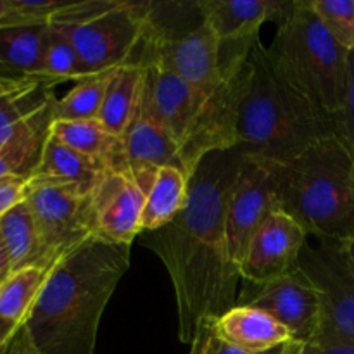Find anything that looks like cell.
Masks as SVG:
<instances>
[{"label": "cell", "mask_w": 354, "mask_h": 354, "mask_svg": "<svg viewBox=\"0 0 354 354\" xmlns=\"http://www.w3.org/2000/svg\"><path fill=\"white\" fill-rule=\"evenodd\" d=\"M259 40V38H256ZM256 40L230 44L228 55L223 57V76L204 102L190 127L185 140L180 145L182 168L189 178L196 173L199 162L211 152L232 151L239 147V121L252 76L251 48Z\"/></svg>", "instance_id": "obj_6"}, {"label": "cell", "mask_w": 354, "mask_h": 354, "mask_svg": "<svg viewBox=\"0 0 354 354\" xmlns=\"http://www.w3.org/2000/svg\"><path fill=\"white\" fill-rule=\"evenodd\" d=\"M109 76L111 71L83 80V82L76 83L64 97L55 99L54 106H52L54 121L99 120Z\"/></svg>", "instance_id": "obj_27"}, {"label": "cell", "mask_w": 354, "mask_h": 354, "mask_svg": "<svg viewBox=\"0 0 354 354\" xmlns=\"http://www.w3.org/2000/svg\"><path fill=\"white\" fill-rule=\"evenodd\" d=\"M48 26H50V30H48L47 48H45L40 78L52 83V85H59V83L68 82V80L78 83L86 78H92L93 75L83 64L75 45L68 40V37L62 35L52 24H48Z\"/></svg>", "instance_id": "obj_28"}, {"label": "cell", "mask_w": 354, "mask_h": 354, "mask_svg": "<svg viewBox=\"0 0 354 354\" xmlns=\"http://www.w3.org/2000/svg\"><path fill=\"white\" fill-rule=\"evenodd\" d=\"M52 121H54L52 107H48L47 111L28 121L7 144L0 147V178L6 176L30 178L33 175L50 131Z\"/></svg>", "instance_id": "obj_24"}, {"label": "cell", "mask_w": 354, "mask_h": 354, "mask_svg": "<svg viewBox=\"0 0 354 354\" xmlns=\"http://www.w3.org/2000/svg\"><path fill=\"white\" fill-rule=\"evenodd\" d=\"M279 209L268 169L244 154L227 211V235L235 266H241L249 244L266 218Z\"/></svg>", "instance_id": "obj_14"}, {"label": "cell", "mask_w": 354, "mask_h": 354, "mask_svg": "<svg viewBox=\"0 0 354 354\" xmlns=\"http://www.w3.org/2000/svg\"><path fill=\"white\" fill-rule=\"evenodd\" d=\"M0 235L6 242L12 272L26 268V266L47 268L44 265L37 225H35L33 214L26 201L17 204L0 218Z\"/></svg>", "instance_id": "obj_26"}, {"label": "cell", "mask_w": 354, "mask_h": 354, "mask_svg": "<svg viewBox=\"0 0 354 354\" xmlns=\"http://www.w3.org/2000/svg\"><path fill=\"white\" fill-rule=\"evenodd\" d=\"M259 162L272 176L277 207L310 237L354 241V151L339 135L290 161Z\"/></svg>", "instance_id": "obj_3"}, {"label": "cell", "mask_w": 354, "mask_h": 354, "mask_svg": "<svg viewBox=\"0 0 354 354\" xmlns=\"http://www.w3.org/2000/svg\"><path fill=\"white\" fill-rule=\"evenodd\" d=\"M140 64L144 66V85L138 114L154 121L182 145L207 93L152 62Z\"/></svg>", "instance_id": "obj_15"}, {"label": "cell", "mask_w": 354, "mask_h": 354, "mask_svg": "<svg viewBox=\"0 0 354 354\" xmlns=\"http://www.w3.org/2000/svg\"><path fill=\"white\" fill-rule=\"evenodd\" d=\"M24 23H30V21H26L21 14L16 12V9L12 7V2H10V0H0V26Z\"/></svg>", "instance_id": "obj_35"}, {"label": "cell", "mask_w": 354, "mask_h": 354, "mask_svg": "<svg viewBox=\"0 0 354 354\" xmlns=\"http://www.w3.org/2000/svg\"><path fill=\"white\" fill-rule=\"evenodd\" d=\"M107 169L111 168L106 162L68 147L52 137L48 131V137L41 149L40 161L30 180L69 187L83 196H90Z\"/></svg>", "instance_id": "obj_20"}, {"label": "cell", "mask_w": 354, "mask_h": 354, "mask_svg": "<svg viewBox=\"0 0 354 354\" xmlns=\"http://www.w3.org/2000/svg\"><path fill=\"white\" fill-rule=\"evenodd\" d=\"M252 76L239 121V147L263 162H286L311 145L337 135L335 116L322 111L294 88L256 40L251 48Z\"/></svg>", "instance_id": "obj_4"}, {"label": "cell", "mask_w": 354, "mask_h": 354, "mask_svg": "<svg viewBox=\"0 0 354 354\" xmlns=\"http://www.w3.org/2000/svg\"><path fill=\"white\" fill-rule=\"evenodd\" d=\"M337 135L354 151V50L348 59V88H346L344 107L335 116Z\"/></svg>", "instance_id": "obj_30"}, {"label": "cell", "mask_w": 354, "mask_h": 354, "mask_svg": "<svg viewBox=\"0 0 354 354\" xmlns=\"http://www.w3.org/2000/svg\"><path fill=\"white\" fill-rule=\"evenodd\" d=\"M328 33L348 52L354 50V0H310Z\"/></svg>", "instance_id": "obj_29"}, {"label": "cell", "mask_w": 354, "mask_h": 354, "mask_svg": "<svg viewBox=\"0 0 354 354\" xmlns=\"http://www.w3.org/2000/svg\"><path fill=\"white\" fill-rule=\"evenodd\" d=\"M10 273H12V265H10V258L9 252H7L6 242H3L2 235H0V287H2V283L9 279Z\"/></svg>", "instance_id": "obj_36"}, {"label": "cell", "mask_w": 354, "mask_h": 354, "mask_svg": "<svg viewBox=\"0 0 354 354\" xmlns=\"http://www.w3.org/2000/svg\"><path fill=\"white\" fill-rule=\"evenodd\" d=\"M75 45L93 76L138 62L149 28V2L118 0L111 9L73 23H48Z\"/></svg>", "instance_id": "obj_7"}, {"label": "cell", "mask_w": 354, "mask_h": 354, "mask_svg": "<svg viewBox=\"0 0 354 354\" xmlns=\"http://www.w3.org/2000/svg\"><path fill=\"white\" fill-rule=\"evenodd\" d=\"M211 337H213V332H211L209 328V322H206V324L197 330L196 337H194L192 344H190L189 354H209Z\"/></svg>", "instance_id": "obj_34"}, {"label": "cell", "mask_w": 354, "mask_h": 354, "mask_svg": "<svg viewBox=\"0 0 354 354\" xmlns=\"http://www.w3.org/2000/svg\"><path fill=\"white\" fill-rule=\"evenodd\" d=\"M310 235L289 214L277 209L266 218L239 266L241 280L251 286L272 282L299 268L301 251Z\"/></svg>", "instance_id": "obj_13"}, {"label": "cell", "mask_w": 354, "mask_h": 354, "mask_svg": "<svg viewBox=\"0 0 354 354\" xmlns=\"http://www.w3.org/2000/svg\"><path fill=\"white\" fill-rule=\"evenodd\" d=\"M145 190L128 169H107L90 194L93 237L109 244L131 245L142 234Z\"/></svg>", "instance_id": "obj_12"}, {"label": "cell", "mask_w": 354, "mask_h": 354, "mask_svg": "<svg viewBox=\"0 0 354 354\" xmlns=\"http://www.w3.org/2000/svg\"><path fill=\"white\" fill-rule=\"evenodd\" d=\"M266 54L273 68L322 111L332 116L341 113L349 52L328 33L310 0H294Z\"/></svg>", "instance_id": "obj_5"}, {"label": "cell", "mask_w": 354, "mask_h": 354, "mask_svg": "<svg viewBox=\"0 0 354 354\" xmlns=\"http://www.w3.org/2000/svg\"><path fill=\"white\" fill-rule=\"evenodd\" d=\"M130 266V245L92 239L48 273L2 354H95L100 318Z\"/></svg>", "instance_id": "obj_2"}, {"label": "cell", "mask_w": 354, "mask_h": 354, "mask_svg": "<svg viewBox=\"0 0 354 354\" xmlns=\"http://www.w3.org/2000/svg\"><path fill=\"white\" fill-rule=\"evenodd\" d=\"M26 203L37 225L44 265L48 270L95 239L90 220V196L69 187L30 180Z\"/></svg>", "instance_id": "obj_9"}, {"label": "cell", "mask_w": 354, "mask_h": 354, "mask_svg": "<svg viewBox=\"0 0 354 354\" xmlns=\"http://www.w3.org/2000/svg\"><path fill=\"white\" fill-rule=\"evenodd\" d=\"M2 351H3V349H0V354H2Z\"/></svg>", "instance_id": "obj_39"}, {"label": "cell", "mask_w": 354, "mask_h": 354, "mask_svg": "<svg viewBox=\"0 0 354 354\" xmlns=\"http://www.w3.org/2000/svg\"><path fill=\"white\" fill-rule=\"evenodd\" d=\"M317 242L308 239L299 258V268L322 296V322L313 342L354 344V268L339 242Z\"/></svg>", "instance_id": "obj_8"}, {"label": "cell", "mask_w": 354, "mask_h": 354, "mask_svg": "<svg viewBox=\"0 0 354 354\" xmlns=\"http://www.w3.org/2000/svg\"><path fill=\"white\" fill-rule=\"evenodd\" d=\"M3 92V86H0V93H2Z\"/></svg>", "instance_id": "obj_38"}, {"label": "cell", "mask_w": 354, "mask_h": 354, "mask_svg": "<svg viewBox=\"0 0 354 354\" xmlns=\"http://www.w3.org/2000/svg\"><path fill=\"white\" fill-rule=\"evenodd\" d=\"M341 245H342V251H344L346 258H348L349 265L354 268V241L346 242V244H341Z\"/></svg>", "instance_id": "obj_37"}, {"label": "cell", "mask_w": 354, "mask_h": 354, "mask_svg": "<svg viewBox=\"0 0 354 354\" xmlns=\"http://www.w3.org/2000/svg\"><path fill=\"white\" fill-rule=\"evenodd\" d=\"M237 304H248L268 313L301 344L313 342L320 328V290L301 268L261 286L244 283Z\"/></svg>", "instance_id": "obj_11"}, {"label": "cell", "mask_w": 354, "mask_h": 354, "mask_svg": "<svg viewBox=\"0 0 354 354\" xmlns=\"http://www.w3.org/2000/svg\"><path fill=\"white\" fill-rule=\"evenodd\" d=\"M190 178L180 168L165 166L156 171L151 189L145 194L142 211V232L158 230L168 225L185 207Z\"/></svg>", "instance_id": "obj_23"}, {"label": "cell", "mask_w": 354, "mask_h": 354, "mask_svg": "<svg viewBox=\"0 0 354 354\" xmlns=\"http://www.w3.org/2000/svg\"><path fill=\"white\" fill-rule=\"evenodd\" d=\"M209 327L218 341L245 351H268L296 342L275 318L248 304H235L221 317L209 320Z\"/></svg>", "instance_id": "obj_19"}, {"label": "cell", "mask_w": 354, "mask_h": 354, "mask_svg": "<svg viewBox=\"0 0 354 354\" xmlns=\"http://www.w3.org/2000/svg\"><path fill=\"white\" fill-rule=\"evenodd\" d=\"M242 161L241 149L207 154L190 178L185 207L165 227L140 234L168 270L178 335L187 344L206 322L237 304L241 273L228 245L227 211Z\"/></svg>", "instance_id": "obj_1"}, {"label": "cell", "mask_w": 354, "mask_h": 354, "mask_svg": "<svg viewBox=\"0 0 354 354\" xmlns=\"http://www.w3.org/2000/svg\"><path fill=\"white\" fill-rule=\"evenodd\" d=\"M50 135L68 147L106 162L111 169L118 168L121 138L111 135L99 120H55L50 123Z\"/></svg>", "instance_id": "obj_25"}, {"label": "cell", "mask_w": 354, "mask_h": 354, "mask_svg": "<svg viewBox=\"0 0 354 354\" xmlns=\"http://www.w3.org/2000/svg\"><path fill=\"white\" fill-rule=\"evenodd\" d=\"M138 62H152L204 93L213 92L223 76L221 41L204 23L180 35H158L147 28Z\"/></svg>", "instance_id": "obj_10"}, {"label": "cell", "mask_w": 354, "mask_h": 354, "mask_svg": "<svg viewBox=\"0 0 354 354\" xmlns=\"http://www.w3.org/2000/svg\"><path fill=\"white\" fill-rule=\"evenodd\" d=\"M301 346H303L301 342H289V344H283L275 349H268V351H245V349L225 344V342L218 341L213 335V337H211L209 354H297L299 353Z\"/></svg>", "instance_id": "obj_32"}, {"label": "cell", "mask_w": 354, "mask_h": 354, "mask_svg": "<svg viewBox=\"0 0 354 354\" xmlns=\"http://www.w3.org/2000/svg\"><path fill=\"white\" fill-rule=\"evenodd\" d=\"M50 270L26 266L10 273L0 287V349L9 344L33 310Z\"/></svg>", "instance_id": "obj_21"}, {"label": "cell", "mask_w": 354, "mask_h": 354, "mask_svg": "<svg viewBox=\"0 0 354 354\" xmlns=\"http://www.w3.org/2000/svg\"><path fill=\"white\" fill-rule=\"evenodd\" d=\"M48 30V23L0 26V86L41 80Z\"/></svg>", "instance_id": "obj_18"}, {"label": "cell", "mask_w": 354, "mask_h": 354, "mask_svg": "<svg viewBox=\"0 0 354 354\" xmlns=\"http://www.w3.org/2000/svg\"><path fill=\"white\" fill-rule=\"evenodd\" d=\"M30 178L26 176H6L0 178V218L12 207L26 201Z\"/></svg>", "instance_id": "obj_31"}, {"label": "cell", "mask_w": 354, "mask_h": 354, "mask_svg": "<svg viewBox=\"0 0 354 354\" xmlns=\"http://www.w3.org/2000/svg\"><path fill=\"white\" fill-rule=\"evenodd\" d=\"M165 166H173L183 171L180 144L154 121L137 114V118L131 121L128 130L121 137V154L118 168L128 169L147 194L156 171Z\"/></svg>", "instance_id": "obj_17"}, {"label": "cell", "mask_w": 354, "mask_h": 354, "mask_svg": "<svg viewBox=\"0 0 354 354\" xmlns=\"http://www.w3.org/2000/svg\"><path fill=\"white\" fill-rule=\"evenodd\" d=\"M196 3L203 23L211 28L221 45L256 40L263 24L268 21L279 24L292 6L280 0H201Z\"/></svg>", "instance_id": "obj_16"}, {"label": "cell", "mask_w": 354, "mask_h": 354, "mask_svg": "<svg viewBox=\"0 0 354 354\" xmlns=\"http://www.w3.org/2000/svg\"><path fill=\"white\" fill-rule=\"evenodd\" d=\"M144 66L131 62L111 71L99 121L114 137L121 138L140 109Z\"/></svg>", "instance_id": "obj_22"}, {"label": "cell", "mask_w": 354, "mask_h": 354, "mask_svg": "<svg viewBox=\"0 0 354 354\" xmlns=\"http://www.w3.org/2000/svg\"><path fill=\"white\" fill-rule=\"evenodd\" d=\"M297 354H354V344L341 342H308Z\"/></svg>", "instance_id": "obj_33"}]
</instances>
